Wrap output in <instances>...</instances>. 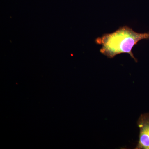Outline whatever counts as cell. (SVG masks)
I'll use <instances>...</instances> for the list:
<instances>
[{
  "mask_svg": "<svg viewBox=\"0 0 149 149\" xmlns=\"http://www.w3.org/2000/svg\"><path fill=\"white\" fill-rule=\"evenodd\" d=\"M149 39V33H139L132 28L124 26L112 33L106 34L97 38L96 43L101 45L100 52L110 58L117 55L127 53L137 62L132 52V49L139 41Z\"/></svg>",
  "mask_w": 149,
  "mask_h": 149,
  "instance_id": "obj_1",
  "label": "cell"
},
{
  "mask_svg": "<svg viewBox=\"0 0 149 149\" xmlns=\"http://www.w3.org/2000/svg\"><path fill=\"white\" fill-rule=\"evenodd\" d=\"M137 124L140 134L135 149H149V113L141 114Z\"/></svg>",
  "mask_w": 149,
  "mask_h": 149,
  "instance_id": "obj_2",
  "label": "cell"
}]
</instances>
